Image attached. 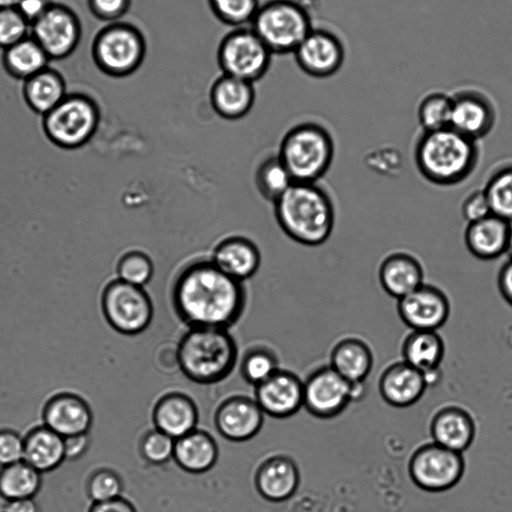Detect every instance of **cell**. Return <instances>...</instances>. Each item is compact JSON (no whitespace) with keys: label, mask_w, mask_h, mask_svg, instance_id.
<instances>
[{"label":"cell","mask_w":512,"mask_h":512,"mask_svg":"<svg viewBox=\"0 0 512 512\" xmlns=\"http://www.w3.org/2000/svg\"><path fill=\"white\" fill-rule=\"evenodd\" d=\"M172 305L189 328L227 329L242 316L246 305L243 283L210 260L186 265L172 287Z\"/></svg>","instance_id":"6da1fadb"},{"label":"cell","mask_w":512,"mask_h":512,"mask_svg":"<svg viewBox=\"0 0 512 512\" xmlns=\"http://www.w3.org/2000/svg\"><path fill=\"white\" fill-rule=\"evenodd\" d=\"M274 213L283 232L306 246L325 243L335 225L333 200L316 182H294L274 202Z\"/></svg>","instance_id":"7a4b0ae2"},{"label":"cell","mask_w":512,"mask_h":512,"mask_svg":"<svg viewBox=\"0 0 512 512\" xmlns=\"http://www.w3.org/2000/svg\"><path fill=\"white\" fill-rule=\"evenodd\" d=\"M480 159L478 141L451 127L422 131L414 146V162L431 184L453 186L466 180Z\"/></svg>","instance_id":"3957f363"},{"label":"cell","mask_w":512,"mask_h":512,"mask_svg":"<svg viewBox=\"0 0 512 512\" xmlns=\"http://www.w3.org/2000/svg\"><path fill=\"white\" fill-rule=\"evenodd\" d=\"M238 348L227 329L189 328L177 346V362L190 381L201 385L220 382L235 367Z\"/></svg>","instance_id":"277c9868"},{"label":"cell","mask_w":512,"mask_h":512,"mask_svg":"<svg viewBox=\"0 0 512 512\" xmlns=\"http://www.w3.org/2000/svg\"><path fill=\"white\" fill-rule=\"evenodd\" d=\"M334 155L330 131L319 123L303 122L286 132L277 156L294 182L315 183L327 173Z\"/></svg>","instance_id":"5b68a950"},{"label":"cell","mask_w":512,"mask_h":512,"mask_svg":"<svg viewBox=\"0 0 512 512\" xmlns=\"http://www.w3.org/2000/svg\"><path fill=\"white\" fill-rule=\"evenodd\" d=\"M100 122V109L87 94L67 93L63 100L42 116L46 137L57 147L72 150L87 144Z\"/></svg>","instance_id":"8992f818"},{"label":"cell","mask_w":512,"mask_h":512,"mask_svg":"<svg viewBox=\"0 0 512 512\" xmlns=\"http://www.w3.org/2000/svg\"><path fill=\"white\" fill-rule=\"evenodd\" d=\"M146 42L140 30L126 22H112L100 29L91 44L96 67L115 78L134 73L142 64Z\"/></svg>","instance_id":"52a82bcc"},{"label":"cell","mask_w":512,"mask_h":512,"mask_svg":"<svg viewBox=\"0 0 512 512\" xmlns=\"http://www.w3.org/2000/svg\"><path fill=\"white\" fill-rule=\"evenodd\" d=\"M250 28L272 54L294 53L312 30L307 11L292 0L260 5Z\"/></svg>","instance_id":"ba28073f"},{"label":"cell","mask_w":512,"mask_h":512,"mask_svg":"<svg viewBox=\"0 0 512 512\" xmlns=\"http://www.w3.org/2000/svg\"><path fill=\"white\" fill-rule=\"evenodd\" d=\"M101 308L108 324L124 335L142 333L153 318V304L144 288L118 278L105 285Z\"/></svg>","instance_id":"9c48e42d"},{"label":"cell","mask_w":512,"mask_h":512,"mask_svg":"<svg viewBox=\"0 0 512 512\" xmlns=\"http://www.w3.org/2000/svg\"><path fill=\"white\" fill-rule=\"evenodd\" d=\"M271 55L251 28L240 27L221 40L217 60L224 75L254 83L267 72Z\"/></svg>","instance_id":"30bf717a"},{"label":"cell","mask_w":512,"mask_h":512,"mask_svg":"<svg viewBox=\"0 0 512 512\" xmlns=\"http://www.w3.org/2000/svg\"><path fill=\"white\" fill-rule=\"evenodd\" d=\"M464 470L462 453L435 442L419 446L408 462V473L413 483L433 493L453 488L461 480Z\"/></svg>","instance_id":"8fae6325"},{"label":"cell","mask_w":512,"mask_h":512,"mask_svg":"<svg viewBox=\"0 0 512 512\" xmlns=\"http://www.w3.org/2000/svg\"><path fill=\"white\" fill-rule=\"evenodd\" d=\"M363 388L364 384H351L330 365L322 366L303 382V406L317 418H333L362 397Z\"/></svg>","instance_id":"7c38bea8"},{"label":"cell","mask_w":512,"mask_h":512,"mask_svg":"<svg viewBox=\"0 0 512 512\" xmlns=\"http://www.w3.org/2000/svg\"><path fill=\"white\" fill-rule=\"evenodd\" d=\"M30 36L42 47L50 60L70 56L77 48L82 26L73 9L54 2L30 25Z\"/></svg>","instance_id":"4fadbf2b"},{"label":"cell","mask_w":512,"mask_h":512,"mask_svg":"<svg viewBox=\"0 0 512 512\" xmlns=\"http://www.w3.org/2000/svg\"><path fill=\"white\" fill-rule=\"evenodd\" d=\"M450 301L439 287L424 283L397 300V312L411 330L437 331L450 315Z\"/></svg>","instance_id":"5bb4252c"},{"label":"cell","mask_w":512,"mask_h":512,"mask_svg":"<svg viewBox=\"0 0 512 512\" xmlns=\"http://www.w3.org/2000/svg\"><path fill=\"white\" fill-rule=\"evenodd\" d=\"M254 399L264 414L283 419L303 406V382L291 371L278 369L255 386Z\"/></svg>","instance_id":"9a60e30c"},{"label":"cell","mask_w":512,"mask_h":512,"mask_svg":"<svg viewBox=\"0 0 512 512\" xmlns=\"http://www.w3.org/2000/svg\"><path fill=\"white\" fill-rule=\"evenodd\" d=\"M344 55L341 41L322 29H312L294 51L300 69L315 78L335 74L343 64Z\"/></svg>","instance_id":"2e32d148"},{"label":"cell","mask_w":512,"mask_h":512,"mask_svg":"<svg viewBox=\"0 0 512 512\" xmlns=\"http://www.w3.org/2000/svg\"><path fill=\"white\" fill-rule=\"evenodd\" d=\"M264 413L255 399L232 396L215 411L214 424L219 434L232 442H244L260 431Z\"/></svg>","instance_id":"e0dca14e"},{"label":"cell","mask_w":512,"mask_h":512,"mask_svg":"<svg viewBox=\"0 0 512 512\" xmlns=\"http://www.w3.org/2000/svg\"><path fill=\"white\" fill-rule=\"evenodd\" d=\"M496 112L491 101L476 91H461L452 96L450 127L478 141L494 127Z\"/></svg>","instance_id":"ac0fdd59"},{"label":"cell","mask_w":512,"mask_h":512,"mask_svg":"<svg viewBox=\"0 0 512 512\" xmlns=\"http://www.w3.org/2000/svg\"><path fill=\"white\" fill-rule=\"evenodd\" d=\"M42 416L43 425L63 438L88 433L93 422L88 403L72 393L51 397L44 406Z\"/></svg>","instance_id":"d6986e66"},{"label":"cell","mask_w":512,"mask_h":512,"mask_svg":"<svg viewBox=\"0 0 512 512\" xmlns=\"http://www.w3.org/2000/svg\"><path fill=\"white\" fill-rule=\"evenodd\" d=\"M424 276L421 261L407 251L389 253L378 268V280L382 289L397 300L424 284Z\"/></svg>","instance_id":"ffe728a7"},{"label":"cell","mask_w":512,"mask_h":512,"mask_svg":"<svg viewBox=\"0 0 512 512\" xmlns=\"http://www.w3.org/2000/svg\"><path fill=\"white\" fill-rule=\"evenodd\" d=\"M427 387L425 376L403 360L389 365L382 372L378 383L383 400L397 408L415 404Z\"/></svg>","instance_id":"44dd1931"},{"label":"cell","mask_w":512,"mask_h":512,"mask_svg":"<svg viewBox=\"0 0 512 512\" xmlns=\"http://www.w3.org/2000/svg\"><path fill=\"white\" fill-rule=\"evenodd\" d=\"M430 434L433 442L462 453L475 438V421L466 409L447 405L434 413L430 422Z\"/></svg>","instance_id":"7402d4cb"},{"label":"cell","mask_w":512,"mask_h":512,"mask_svg":"<svg viewBox=\"0 0 512 512\" xmlns=\"http://www.w3.org/2000/svg\"><path fill=\"white\" fill-rule=\"evenodd\" d=\"M445 345L437 331L412 330L402 344L403 361L420 371L428 386L440 379Z\"/></svg>","instance_id":"603a6c76"},{"label":"cell","mask_w":512,"mask_h":512,"mask_svg":"<svg viewBox=\"0 0 512 512\" xmlns=\"http://www.w3.org/2000/svg\"><path fill=\"white\" fill-rule=\"evenodd\" d=\"M198 416L195 402L180 392L160 397L152 411L155 429L175 440L196 429Z\"/></svg>","instance_id":"cb8c5ba5"},{"label":"cell","mask_w":512,"mask_h":512,"mask_svg":"<svg viewBox=\"0 0 512 512\" xmlns=\"http://www.w3.org/2000/svg\"><path fill=\"white\" fill-rule=\"evenodd\" d=\"M300 482L299 469L293 459L278 455L265 460L255 474L258 493L271 502L289 499Z\"/></svg>","instance_id":"d4e9b609"},{"label":"cell","mask_w":512,"mask_h":512,"mask_svg":"<svg viewBox=\"0 0 512 512\" xmlns=\"http://www.w3.org/2000/svg\"><path fill=\"white\" fill-rule=\"evenodd\" d=\"M211 261L227 275L243 282L259 269L261 254L250 239L230 236L217 243Z\"/></svg>","instance_id":"484cf974"},{"label":"cell","mask_w":512,"mask_h":512,"mask_svg":"<svg viewBox=\"0 0 512 512\" xmlns=\"http://www.w3.org/2000/svg\"><path fill=\"white\" fill-rule=\"evenodd\" d=\"M511 223L490 214L467 223L464 242L467 250L480 260H493L506 252Z\"/></svg>","instance_id":"4316f807"},{"label":"cell","mask_w":512,"mask_h":512,"mask_svg":"<svg viewBox=\"0 0 512 512\" xmlns=\"http://www.w3.org/2000/svg\"><path fill=\"white\" fill-rule=\"evenodd\" d=\"M255 100L253 83L222 74L210 89V102L222 118L236 120L251 110Z\"/></svg>","instance_id":"83f0119b"},{"label":"cell","mask_w":512,"mask_h":512,"mask_svg":"<svg viewBox=\"0 0 512 512\" xmlns=\"http://www.w3.org/2000/svg\"><path fill=\"white\" fill-rule=\"evenodd\" d=\"M329 365L351 384H364L373 367V353L364 340L344 337L332 347Z\"/></svg>","instance_id":"f1b7e54d"},{"label":"cell","mask_w":512,"mask_h":512,"mask_svg":"<svg viewBox=\"0 0 512 512\" xmlns=\"http://www.w3.org/2000/svg\"><path fill=\"white\" fill-rule=\"evenodd\" d=\"M218 455L215 439L203 430L195 429L175 440L173 459L188 473L207 472L216 464Z\"/></svg>","instance_id":"f546056e"},{"label":"cell","mask_w":512,"mask_h":512,"mask_svg":"<svg viewBox=\"0 0 512 512\" xmlns=\"http://www.w3.org/2000/svg\"><path fill=\"white\" fill-rule=\"evenodd\" d=\"M67 95L66 82L55 69L45 68L23 81L22 96L27 106L44 116Z\"/></svg>","instance_id":"4dcf8cb0"},{"label":"cell","mask_w":512,"mask_h":512,"mask_svg":"<svg viewBox=\"0 0 512 512\" xmlns=\"http://www.w3.org/2000/svg\"><path fill=\"white\" fill-rule=\"evenodd\" d=\"M64 460V438L47 426L35 427L24 437L23 461L40 473L54 470Z\"/></svg>","instance_id":"1f68e13d"},{"label":"cell","mask_w":512,"mask_h":512,"mask_svg":"<svg viewBox=\"0 0 512 512\" xmlns=\"http://www.w3.org/2000/svg\"><path fill=\"white\" fill-rule=\"evenodd\" d=\"M50 59L30 35L3 50L2 65L8 75L26 80L48 67Z\"/></svg>","instance_id":"d6a6232c"},{"label":"cell","mask_w":512,"mask_h":512,"mask_svg":"<svg viewBox=\"0 0 512 512\" xmlns=\"http://www.w3.org/2000/svg\"><path fill=\"white\" fill-rule=\"evenodd\" d=\"M41 473L25 461L0 470V495L6 501L33 498L41 487Z\"/></svg>","instance_id":"836d02e7"},{"label":"cell","mask_w":512,"mask_h":512,"mask_svg":"<svg viewBox=\"0 0 512 512\" xmlns=\"http://www.w3.org/2000/svg\"><path fill=\"white\" fill-rule=\"evenodd\" d=\"M483 190L492 214L512 223V164L502 165L493 170Z\"/></svg>","instance_id":"e575fe53"},{"label":"cell","mask_w":512,"mask_h":512,"mask_svg":"<svg viewBox=\"0 0 512 512\" xmlns=\"http://www.w3.org/2000/svg\"><path fill=\"white\" fill-rule=\"evenodd\" d=\"M255 182L259 193L273 203L294 183L278 156H270L260 163Z\"/></svg>","instance_id":"d590c367"},{"label":"cell","mask_w":512,"mask_h":512,"mask_svg":"<svg viewBox=\"0 0 512 512\" xmlns=\"http://www.w3.org/2000/svg\"><path fill=\"white\" fill-rule=\"evenodd\" d=\"M452 97L441 92L426 95L419 103L417 116L423 131L450 127Z\"/></svg>","instance_id":"8d00e7d4"},{"label":"cell","mask_w":512,"mask_h":512,"mask_svg":"<svg viewBox=\"0 0 512 512\" xmlns=\"http://www.w3.org/2000/svg\"><path fill=\"white\" fill-rule=\"evenodd\" d=\"M117 278L137 286L147 284L154 273L150 256L141 250L125 252L116 265Z\"/></svg>","instance_id":"74e56055"},{"label":"cell","mask_w":512,"mask_h":512,"mask_svg":"<svg viewBox=\"0 0 512 512\" xmlns=\"http://www.w3.org/2000/svg\"><path fill=\"white\" fill-rule=\"evenodd\" d=\"M213 14L224 24L237 28L252 22L259 0H209Z\"/></svg>","instance_id":"f35d334b"},{"label":"cell","mask_w":512,"mask_h":512,"mask_svg":"<svg viewBox=\"0 0 512 512\" xmlns=\"http://www.w3.org/2000/svg\"><path fill=\"white\" fill-rule=\"evenodd\" d=\"M276 356L264 348H255L246 353L241 365L244 379L256 386L278 370Z\"/></svg>","instance_id":"ab89813d"},{"label":"cell","mask_w":512,"mask_h":512,"mask_svg":"<svg viewBox=\"0 0 512 512\" xmlns=\"http://www.w3.org/2000/svg\"><path fill=\"white\" fill-rule=\"evenodd\" d=\"M363 160L371 171L388 177L399 176L404 167L401 151L392 145H380L370 149Z\"/></svg>","instance_id":"60d3db41"},{"label":"cell","mask_w":512,"mask_h":512,"mask_svg":"<svg viewBox=\"0 0 512 512\" xmlns=\"http://www.w3.org/2000/svg\"><path fill=\"white\" fill-rule=\"evenodd\" d=\"M122 491L121 477L110 469L95 471L87 482V492L94 503L118 498Z\"/></svg>","instance_id":"b9f144b4"},{"label":"cell","mask_w":512,"mask_h":512,"mask_svg":"<svg viewBox=\"0 0 512 512\" xmlns=\"http://www.w3.org/2000/svg\"><path fill=\"white\" fill-rule=\"evenodd\" d=\"M30 23L16 7L0 8V48L14 45L30 34Z\"/></svg>","instance_id":"7bdbcfd3"},{"label":"cell","mask_w":512,"mask_h":512,"mask_svg":"<svg viewBox=\"0 0 512 512\" xmlns=\"http://www.w3.org/2000/svg\"><path fill=\"white\" fill-rule=\"evenodd\" d=\"M174 446L175 439L157 429H153L144 435L140 444V451L147 462L160 465L173 459Z\"/></svg>","instance_id":"ee69618b"},{"label":"cell","mask_w":512,"mask_h":512,"mask_svg":"<svg viewBox=\"0 0 512 512\" xmlns=\"http://www.w3.org/2000/svg\"><path fill=\"white\" fill-rule=\"evenodd\" d=\"M131 0H87L91 14L108 23L117 22L126 14Z\"/></svg>","instance_id":"f6af8a7d"},{"label":"cell","mask_w":512,"mask_h":512,"mask_svg":"<svg viewBox=\"0 0 512 512\" xmlns=\"http://www.w3.org/2000/svg\"><path fill=\"white\" fill-rule=\"evenodd\" d=\"M24 438L12 430H0V467L23 460Z\"/></svg>","instance_id":"bcb514c9"},{"label":"cell","mask_w":512,"mask_h":512,"mask_svg":"<svg viewBox=\"0 0 512 512\" xmlns=\"http://www.w3.org/2000/svg\"><path fill=\"white\" fill-rule=\"evenodd\" d=\"M461 214L467 223L480 220L492 214L483 188L473 190L465 196L461 204Z\"/></svg>","instance_id":"7dc6e473"},{"label":"cell","mask_w":512,"mask_h":512,"mask_svg":"<svg viewBox=\"0 0 512 512\" xmlns=\"http://www.w3.org/2000/svg\"><path fill=\"white\" fill-rule=\"evenodd\" d=\"M90 438L88 433L68 436L64 438V451L66 460H77L88 450Z\"/></svg>","instance_id":"c3c4849f"},{"label":"cell","mask_w":512,"mask_h":512,"mask_svg":"<svg viewBox=\"0 0 512 512\" xmlns=\"http://www.w3.org/2000/svg\"><path fill=\"white\" fill-rule=\"evenodd\" d=\"M53 3V0H20L16 8L31 25L44 14Z\"/></svg>","instance_id":"681fc988"},{"label":"cell","mask_w":512,"mask_h":512,"mask_svg":"<svg viewBox=\"0 0 512 512\" xmlns=\"http://www.w3.org/2000/svg\"><path fill=\"white\" fill-rule=\"evenodd\" d=\"M497 285L501 296L512 306V258H509L500 268Z\"/></svg>","instance_id":"f907efd6"},{"label":"cell","mask_w":512,"mask_h":512,"mask_svg":"<svg viewBox=\"0 0 512 512\" xmlns=\"http://www.w3.org/2000/svg\"><path fill=\"white\" fill-rule=\"evenodd\" d=\"M89 512H137L134 505L122 496L103 502H95Z\"/></svg>","instance_id":"816d5d0a"},{"label":"cell","mask_w":512,"mask_h":512,"mask_svg":"<svg viewBox=\"0 0 512 512\" xmlns=\"http://www.w3.org/2000/svg\"><path fill=\"white\" fill-rule=\"evenodd\" d=\"M3 512H39V509L33 498H23L6 501Z\"/></svg>","instance_id":"f5cc1de1"},{"label":"cell","mask_w":512,"mask_h":512,"mask_svg":"<svg viewBox=\"0 0 512 512\" xmlns=\"http://www.w3.org/2000/svg\"><path fill=\"white\" fill-rule=\"evenodd\" d=\"M20 0H0V8L16 7Z\"/></svg>","instance_id":"db71d44e"},{"label":"cell","mask_w":512,"mask_h":512,"mask_svg":"<svg viewBox=\"0 0 512 512\" xmlns=\"http://www.w3.org/2000/svg\"><path fill=\"white\" fill-rule=\"evenodd\" d=\"M506 253H508L509 258H512V223L509 230Z\"/></svg>","instance_id":"11a10c76"}]
</instances>
